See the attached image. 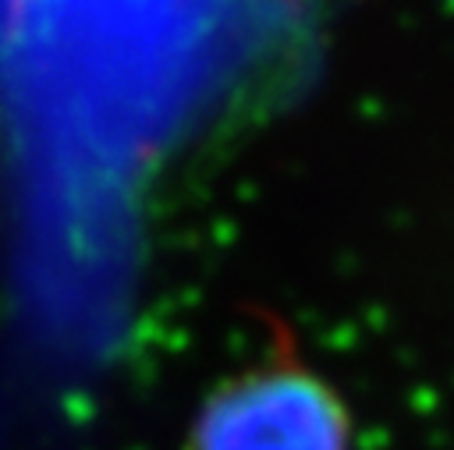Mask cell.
Returning <instances> with one entry per match:
<instances>
[{
    "instance_id": "cell-1",
    "label": "cell",
    "mask_w": 454,
    "mask_h": 450,
    "mask_svg": "<svg viewBox=\"0 0 454 450\" xmlns=\"http://www.w3.org/2000/svg\"><path fill=\"white\" fill-rule=\"evenodd\" d=\"M305 0H0V117L32 266L110 273L142 170Z\"/></svg>"
},
{
    "instance_id": "cell-2",
    "label": "cell",
    "mask_w": 454,
    "mask_h": 450,
    "mask_svg": "<svg viewBox=\"0 0 454 450\" xmlns=\"http://www.w3.org/2000/svg\"><path fill=\"white\" fill-rule=\"evenodd\" d=\"M184 450H351V415L277 326L259 361L202 397Z\"/></svg>"
}]
</instances>
